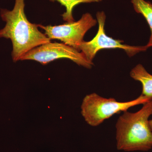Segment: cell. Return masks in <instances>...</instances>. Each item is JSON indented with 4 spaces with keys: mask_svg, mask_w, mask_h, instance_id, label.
<instances>
[{
    "mask_svg": "<svg viewBox=\"0 0 152 152\" xmlns=\"http://www.w3.org/2000/svg\"><path fill=\"white\" fill-rule=\"evenodd\" d=\"M151 99L141 94L133 100L120 102L114 98H104L92 93L84 98L81 113L87 124L91 126H97L115 114L127 111L134 106L143 104Z\"/></svg>",
    "mask_w": 152,
    "mask_h": 152,
    "instance_id": "obj_3",
    "label": "cell"
},
{
    "mask_svg": "<svg viewBox=\"0 0 152 152\" xmlns=\"http://www.w3.org/2000/svg\"><path fill=\"white\" fill-rule=\"evenodd\" d=\"M60 58L69 59L77 64L88 69H91L94 65V63L86 59L81 52L72 47L64 43L51 42L28 52L20 61L33 60L46 65Z\"/></svg>",
    "mask_w": 152,
    "mask_h": 152,
    "instance_id": "obj_5",
    "label": "cell"
},
{
    "mask_svg": "<svg viewBox=\"0 0 152 152\" xmlns=\"http://www.w3.org/2000/svg\"><path fill=\"white\" fill-rule=\"evenodd\" d=\"M97 23L89 13L83 14L77 21L58 25L44 26L39 24V28L43 29L45 34L50 39H58L79 51V47L83 41L87 32Z\"/></svg>",
    "mask_w": 152,
    "mask_h": 152,
    "instance_id": "obj_6",
    "label": "cell"
},
{
    "mask_svg": "<svg viewBox=\"0 0 152 152\" xmlns=\"http://www.w3.org/2000/svg\"><path fill=\"white\" fill-rule=\"evenodd\" d=\"M136 12L141 14L145 19L151 31V37L148 44V48L152 47V4L145 0H131Z\"/></svg>",
    "mask_w": 152,
    "mask_h": 152,
    "instance_id": "obj_8",
    "label": "cell"
},
{
    "mask_svg": "<svg viewBox=\"0 0 152 152\" xmlns=\"http://www.w3.org/2000/svg\"><path fill=\"white\" fill-rule=\"evenodd\" d=\"M56 1L61 4L62 5L66 8V11L62 15L63 20L70 23L75 21L73 17L72 12L74 8L79 4L83 3H91L92 2H99L102 0H50Z\"/></svg>",
    "mask_w": 152,
    "mask_h": 152,
    "instance_id": "obj_9",
    "label": "cell"
},
{
    "mask_svg": "<svg viewBox=\"0 0 152 152\" xmlns=\"http://www.w3.org/2000/svg\"><path fill=\"white\" fill-rule=\"evenodd\" d=\"M99 24V29L96 36L88 42L83 41L79 47V51L81 53L88 61L93 63V59L97 53L103 49H123L130 57H132L142 52L145 51L148 48L144 46H134L124 44V41L115 39L107 36L104 29L106 15L104 12H99L96 14Z\"/></svg>",
    "mask_w": 152,
    "mask_h": 152,
    "instance_id": "obj_4",
    "label": "cell"
},
{
    "mask_svg": "<svg viewBox=\"0 0 152 152\" xmlns=\"http://www.w3.org/2000/svg\"><path fill=\"white\" fill-rule=\"evenodd\" d=\"M135 113L124 112L117 121L116 139L119 151H148L152 148V131L149 121L152 115V99Z\"/></svg>",
    "mask_w": 152,
    "mask_h": 152,
    "instance_id": "obj_2",
    "label": "cell"
},
{
    "mask_svg": "<svg viewBox=\"0 0 152 152\" xmlns=\"http://www.w3.org/2000/svg\"><path fill=\"white\" fill-rule=\"evenodd\" d=\"M130 76L135 80L140 82L142 86V95L152 99V75L148 72L141 64L132 69Z\"/></svg>",
    "mask_w": 152,
    "mask_h": 152,
    "instance_id": "obj_7",
    "label": "cell"
},
{
    "mask_svg": "<svg viewBox=\"0 0 152 152\" xmlns=\"http://www.w3.org/2000/svg\"><path fill=\"white\" fill-rule=\"evenodd\" d=\"M25 0H15L12 10L1 9L0 15L4 27L0 30V38L10 39L12 44V58L14 62L20 61L28 52L51 42L39 31V24L32 23L25 13Z\"/></svg>",
    "mask_w": 152,
    "mask_h": 152,
    "instance_id": "obj_1",
    "label": "cell"
},
{
    "mask_svg": "<svg viewBox=\"0 0 152 152\" xmlns=\"http://www.w3.org/2000/svg\"><path fill=\"white\" fill-rule=\"evenodd\" d=\"M149 124L150 128H151V130L152 131V119L149 120Z\"/></svg>",
    "mask_w": 152,
    "mask_h": 152,
    "instance_id": "obj_10",
    "label": "cell"
}]
</instances>
